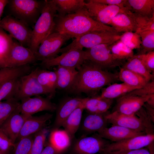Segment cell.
I'll return each instance as SVG.
<instances>
[{
	"label": "cell",
	"instance_id": "603a6c76",
	"mask_svg": "<svg viewBox=\"0 0 154 154\" xmlns=\"http://www.w3.org/2000/svg\"><path fill=\"white\" fill-rule=\"evenodd\" d=\"M107 112L103 114L89 113L85 117L81 125L82 130L88 133H98L107 127Z\"/></svg>",
	"mask_w": 154,
	"mask_h": 154
},
{
	"label": "cell",
	"instance_id": "7a4b0ae2",
	"mask_svg": "<svg viewBox=\"0 0 154 154\" xmlns=\"http://www.w3.org/2000/svg\"><path fill=\"white\" fill-rule=\"evenodd\" d=\"M54 21L55 26L54 32L66 34L75 38L90 32H116L112 27L102 24L93 19L85 6L73 14L63 17L56 15Z\"/></svg>",
	"mask_w": 154,
	"mask_h": 154
},
{
	"label": "cell",
	"instance_id": "6da1fadb",
	"mask_svg": "<svg viewBox=\"0 0 154 154\" xmlns=\"http://www.w3.org/2000/svg\"><path fill=\"white\" fill-rule=\"evenodd\" d=\"M76 70L78 73L68 90L72 93H84L93 97L104 87L119 80L118 73L104 70L88 60Z\"/></svg>",
	"mask_w": 154,
	"mask_h": 154
},
{
	"label": "cell",
	"instance_id": "83f0119b",
	"mask_svg": "<svg viewBox=\"0 0 154 154\" xmlns=\"http://www.w3.org/2000/svg\"><path fill=\"white\" fill-rule=\"evenodd\" d=\"M84 102L71 113L62 125L64 129L68 133L72 139L74 137L80 125L83 112L84 110Z\"/></svg>",
	"mask_w": 154,
	"mask_h": 154
},
{
	"label": "cell",
	"instance_id": "8992f818",
	"mask_svg": "<svg viewBox=\"0 0 154 154\" xmlns=\"http://www.w3.org/2000/svg\"><path fill=\"white\" fill-rule=\"evenodd\" d=\"M0 27L23 46L29 48L32 29L21 21L8 15L0 20Z\"/></svg>",
	"mask_w": 154,
	"mask_h": 154
},
{
	"label": "cell",
	"instance_id": "9c48e42d",
	"mask_svg": "<svg viewBox=\"0 0 154 154\" xmlns=\"http://www.w3.org/2000/svg\"><path fill=\"white\" fill-rule=\"evenodd\" d=\"M41 94L48 95L49 98L48 92L38 82L35 70L19 78L14 99L19 101Z\"/></svg>",
	"mask_w": 154,
	"mask_h": 154
},
{
	"label": "cell",
	"instance_id": "7402d4cb",
	"mask_svg": "<svg viewBox=\"0 0 154 154\" xmlns=\"http://www.w3.org/2000/svg\"><path fill=\"white\" fill-rule=\"evenodd\" d=\"M129 10L117 13L112 19L109 25L118 33L127 32H135L136 27L130 14Z\"/></svg>",
	"mask_w": 154,
	"mask_h": 154
},
{
	"label": "cell",
	"instance_id": "11a10c76",
	"mask_svg": "<svg viewBox=\"0 0 154 154\" xmlns=\"http://www.w3.org/2000/svg\"><path fill=\"white\" fill-rule=\"evenodd\" d=\"M0 154H5L0 150Z\"/></svg>",
	"mask_w": 154,
	"mask_h": 154
},
{
	"label": "cell",
	"instance_id": "2e32d148",
	"mask_svg": "<svg viewBox=\"0 0 154 154\" xmlns=\"http://www.w3.org/2000/svg\"><path fill=\"white\" fill-rule=\"evenodd\" d=\"M154 94L139 96L127 94L118 98L113 112L127 115H134Z\"/></svg>",
	"mask_w": 154,
	"mask_h": 154
},
{
	"label": "cell",
	"instance_id": "4dcf8cb0",
	"mask_svg": "<svg viewBox=\"0 0 154 154\" xmlns=\"http://www.w3.org/2000/svg\"><path fill=\"white\" fill-rule=\"evenodd\" d=\"M122 67L139 75L148 82L153 80L154 75L149 72L141 61L136 55H134L128 59Z\"/></svg>",
	"mask_w": 154,
	"mask_h": 154
},
{
	"label": "cell",
	"instance_id": "d6a6232c",
	"mask_svg": "<svg viewBox=\"0 0 154 154\" xmlns=\"http://www.w3.org/2000/svg\"><path fill=\"white\" fill-rule=\"evenodd\" d=\"M118 74L119 80L131 86L141 88L149 82L139 75L122 67Z\"/></svg>",
	"mask_w": 154,
	"mask_h": 154
},
{
	"label": "cell",
	"instance_id": "30bf717a",
	"mask_svg": "<svg viewBox=\"0 0 154 154\" xmlns=\"http://www.w3.org/2000/svg\"><path fill=\"white\" fill-rule=\"evenodd\" d=\"M86 60L85 50L76 49L69 50L59 56L42 61L41 65L46 68L60 66L77 69Z\"/></svg>",
	"mask_w": 154,
	"mask_h": 154
},
{
	"label": "cell",
	"instance_id": "816d5d0a",
	"mask_svg": "<svg viewBox=\"0 0 154 154\" xmlns=\"http://www.w3.org/2000/svg\"><path fill=\"white\" fill-rule=\"evenodd\" d=\"M143 107L151 120L154 123V107L149 105L147 102L144 104Z\"/></svg>",
	"mask_w": 154,
	"mask_h": 154
},
{
	"label": "cell",
	"instance_id": "7dc6e473",
	"mask_svg": "<svg viewBox=\"0 0 154 154\" xmlns=\"http://www.w3.org/2000/svg\"><path fill=\"white\" fill-rule=\"evenodd\" d=\"M127 94L139 96H144L154 94V80L149 82L141 88L134 90Z\"/></svg>",
	"mask_w": 154,
	"mask_h": 154
},
{
	"label": "cell",
	"instance_id": "4fadbf2b",
	"mask_svg": "<svg viewBox=\"0 0 154 154\" xmlns=\"http://www.w3.org/2000/svg\"><path fill=\"white\" fill-rule=\"evenodd\" d=\"M109 143L98 134H94L78 139L74 144L72 151L74 154H101Z\"/></svg>",
	"mask_w": 154,
	"mask_h": 154
},
{
	"label": "cell",
	"instance_id": "bcb514c9",
	"mask_svg": "<svg viewBox=\"0 0 154 154\" xmlns=\"http://www.w3.org/2000/svg\"><path fill=\"white\" fill-rule=\"evenodd\" d=\"M141 61L149 72H154V51L143 54L136 55Z\"/></svg>",
	"mask_w": 154,
	"mask_h": 154
},
{
	"label": "cell",
	"instance_id": "5b68a950",
	"mask_svg": "<svg viewBox=\"0 0 154 154\" xmlns=\"http://www.w3.org/2000/svg\"><path fill=\"white\" fill-rule=\"evenodd\" d=\"M121 34L116 32L95 31L85 34L75 38L70 44L61 48L59 53H63L72 49H89L101 44H112L120 39Z\"/></svg>",
	"mask_w": 154,
	"mask_h": 154
},
{
	"label": "cell",
	"instance_id": "cb8c5ba5",
	"mask_svg": "<svg viewBox=\"0 0 154 154\" xmlns=\"http://www.w3.org/2000/svg\"><path fill=\"white\" fill-rule=\"evenodd\" d=\"M37 79L39 83L48 92L49 98L54 96L56 89L57 76L55 71L37 68L35 69Z\"/></svg>",
	"mask_w": 154,
	"mask_h": 154
},
{
	"label": "cell",
	"instance_id": "f907efd6",
	"mask_svg": "<svg viewBox=\"0 0 154 154\" xmlns=\"http://www.w3.org/2000/svg\"><path fill=\"white\" fill-rule=\"evenodd\" d=\"M45 147L40 154H60L61 153L48 142L45 144Z\"/></svg>",
	"mask_w": 154,
	"mask_h": 154
},
{
	"label": "cell",
	"instance_id": "8fae6325",
	"mask_svg": "<svg viewBox=\"0 0 154 154\" xmlns=\"http://www.w3.org/2000/svg\"><path fill=\"white\" fill-rule=\"evenodd\" d=\"M154 134L136 136L108 144L101 154L119 153L143 148L154 142Z\"/></svg>",
	"mask_w": 154,
	"mask_h": 154
},
{
	"label": "cell",
	"instance_id": "ffe728a7",
	"mask_svg": "<svg viewBox=\"0 0 154 154\" xmlns=\"http://www.w3.org/2000/svg\"><path fill=\"white\" fill-rule=\"evenodd\" d=\"M98 133L103 138L114 142L146 134L144 133L138 132L121 126L114 125L110 127L105 128Z\"/></svg>",
	"mask_w": 154,
	"mask_h": 154
},
{
	"label": "cell",
	"instance_id": "db71d44e",
	"mask_svg": "<svg viewBox=\"0 0 154 154\" xmlns=\"http://www.w3.org/2000/svg\"><path fill=\"white\" fill-rule=\"evenodd\" d=\"M6 67L5 64L4 62L0 58V69Z\"/></svg>",
	"mask_w": 154,
	"mask_h": 154
},
{
	"label": "cell",
	"instance_id": "d4e9b609",
	"mask_svg": "<svg viewBox=\"0 0 154 154\" xmlns=\"http://www.w3.org/2000/svg\"><path fill=\"white\" fill-rule=\"evenodd\" d=\"M113 99L103 98L100 96L86 98L84 110L89 113L103 114L107 112L113 103Z\"/></svg>",
	"mask_w": 154,
	"mask_h": 154
},
{
	"label": "cell",
	"instance_id": "74e56055",
	"mask_svg": "<svg viewBox=\"0 0 154 154\" xmlns=\"http://www.w3.org/2000/svg\"><path fill=\"white\" fill-rule=\"evenodd\" d=\"M19 78L10 80L3 84L0 89V101L14 98Z\"/></svg>",
	"mask_w": 154,
	"mask_h": 154
},
{
	"label": "cell",
	"instance_id": "4316f807",
	"mask_svg": "<svg viewBox=\"0 0 154 154\" xmlns=\"http://www.w3.org/2000/svg\"><path fill=\"white\" fill-rule=\"evenodd\" d=\"M57 76L56 89L68 90L72 85L78 73L77 70L57 66L55 70Z\"/></svg>",
	"mask_w": 154,
	"mask_h": 154
},
{
	"label": "cell",
	"instance_id": "ee69618b",
	"mask_svg": "<svg viewBox=\"0 0 154 154\" xmlns=\"http://www.w3.org/2000/svg\"><path fill=\"white\" fill-rule=\"evenodd\" d=\"M140 119L145 129L146 134H154L153 122L143 106L135 114Z\"/></svg>",
	"mask_w": 154,
	"mask_h": 154
},
{
	"label": "cell",
	"instance_id": "f5cc1de1",
	"mask_svg": "<svg viewBox=\"0 0 154 154\" xmlns=\"http://www.w3.org/2000/svg\"><path fill=\"white\" fill-rule=\"evenodd\" d=\"M9 2V0H0V20L1 19L5 7Z\"/></svg>",
	"mask_w": 154,
	"mask_h": 154
},
{
	"label": "cell",
	"instance_id": "681fc988",
	"mask_svg": "<svg viewBox=\"0 0 154 154\" xmlns=\"http://www.w3.org/2000/svg\"><path fill=\"white\" fill-rule=\"evenodd\" d=\"M106 154H151V153L149 150L143 148L128 151Z\"/></svg>",
	"mask_w": 154,
	"mask_h": 154
},
{
	"label": "cell",
	"instance_id": "3957f363",
	"mask_svg": "<svg viewBox=\"0 0 154 154\" xmlns=\"http://www.w3.org/2000/svg\"><path fill=\"white\" fill-rule=\"evenodd\" d=\"M57 14L53 0H45L41 14L33 28L29 49L34 53L48 36L54 32L55 18Z\"/></svg>",
	"mask_w": 154,
	"mask_h": 154
},
{
	"label": "cell",
	"instance_id": "f6af8a7d",
	"mask_svg": "<svg viewBox=\"0 0 154 154\" xmlns=\"http://www.w3.org/2000/svg\"><path fill=\"white\" fill-rule=\"evenodd\" d=\"M15 143H13L5 133L0 128V150L5 154H7L10 150L13 148Z\"/></svg>",
	"mask_w": 154,
	"mask_h": 154
},
{
	"label": "cell",
	"instance_id": "7c38bea8",
	"mask_svg": "<svg viewBox=\"0 0 154 154\" xmlns=\"http://www.w3.org/2000/svg\"><path fill=\"white\" fill-rule=\"evenodd\" d=\"M87 1L85 2V7L89 15L95 20L104 25H109L117 13L129 10L116 5L96 3L92 0Z\"/></svg>",
	"mask_w": 154,
	"mask_h": 154
},
{
	"label": "cell",
	"instance_id": "f1b7e54d",
	"mask_svg": "<svg viewBox=\"0 0 154 154\" xmlns=\"http://www.w3.org/2000/svg\"><path fill=\"white\" fill-rule=\"evenodd\" d=\"M57 10L56 15L63 17L74 13L85 6L83 0H53Z\"/></svg>",
	"mask_w": 154,
	"mask_h": 154
},
{
	"label": "cell",
	"instance_id": "d6986e66",
	"mask_svg": "<svg viewBox=\"0 0 154 154\" xmlns=\"http://www.w3.org/2000/svg\"><path fill=\"white\" fill-rule=\"evenodd\" d=\"M86 98H67L60 103L56 109L53 129L59 128L67 118L76 108L83 104Z\"/></svg>",
	"mask_w": 154,
	"mask_h": 154
},
{
	"label": "cell",
	"instance_id": "9a60e30c",
	"mask_svg": "<svg viewBox=\"0 0 154 154\" xmlns=\"http://www.w3.org/2000/svg\"><path fill=\"white\" fill-rule=\"evenodd\" d=\"M37 60L35 54L29 48L13 41L7 59L6 67L29 64Z\"/></svg>",
	"mask_w": 154,
	"mask_h": 154
},
{
	"label": "cell",
	"instance_id": "b9f144b4",
	"mask_svg": "<svg viewBox=\"0 0 154 154\" xmlns=\"http://www.w3.org/2000/svg\"><path fill=\"white\" fill-rule=\"evenodd\" d=\"M48 130L45 128L36 133L29 154H40L45 144Z\"/></svg>",
	"mask_w": 154,
	"mask_h": 154
},
{
	"label": "cell",
	"instance_id": "484cf974",
	"mask_svg": "<svg viewBox=\"0 0 154 154\" xmlns=\"http://www.w3.org/2000/svg\"><path fill=\"white\" fill-rule=\"evenodd\" d=\"M72 139L64 129H53L49 135L48 143L61 153L70 146Z\"/></svg>",
	"mask_w": 154,
	"mask_h": 154
},
{
	"label": "cell",
	"instance_id": "ba28073f",
	"mask_svg": "<svg viewBox=\"0 0 154 154\" xmlns=\"http://www.w3.org/2000/svg\"><path fill=\"white\" fill-rule=\"evenodd\" d=\"M111 44H100L85 50L86 60L105 70L123 65L124 61L116 59L111 53L109 48Z\"/></svg>",
	"mask_w": 154,
	"mask_h": 154
},
{
	"label": "cell",
	"instance_id": "277c9868",
	"mask_svg": "<svg viewBox=\"0 0 154 154\" xmlns=\"http://www.w3.org/2000/svg\"><path fill=\"white\" fill-rule=\"evenodd\" d=\"M45 0H10L8 6L9 14L33 28L40 16Z\"/></svg>",
	"mask_w": 154,
	"mask_h": 154
},
{
	"label": "cell",
	"instance_id": "f546056e",
	"mask_svg": "<svg viewBox=\"0 0 154 154\" xmlns=\"http://www.w3.org/2000/svg\"><path fill=\"white\" fill-rule=\"evenodd\" d=\"M141 88L132 86L124 83H114L102 89L100 96L103 98L113 99L119 98L134 90Z\"/></svg>",
	"mask_w": 154,
	"mask_h": 154
},
{
	"label": "cell",
	"instance_id": "ac0fdd59",
	"mask_svg": "<svg viewBox=\"0 0 154 154\" xmlns=\"http://www.w3.org/2000/svg\"><path fill=\"white\" fill-rule=\"evenodd\" d=\"M106 117L108 123L112 125H117L145 134L141 121L135 115H127L116 111L108 113Z\"/></svg>",
	"mask_w": 154,
	"mask_h": 154
},
{
	"label": "cell",
	"instance_id": "1f68e13d",
	"mask_svg": "<svg viewBox=\"0 0 154 154\" xmlns=\"http://www.w3.org/2000/svg\"><path fill=\"white\" fill-rule=\"evenodd\" d=\"M131 11L149 17L154 16V0H127Z\"/></svg>",
	"mask_w": 154,
	"mask_h": 154
},
{
	"label": "cell",
	"instance_id": "e0dca14e",
	"mask_svg": "<svg viewBox=\"0 0 154 154\" xmlns=\"http://www.w3.org/2000/svg\"><path fill=\"white\" fill-rule=\"evenodd\" d=\"M19 107L11 114L0 127V128L14 143H15V141L18 137L25 121L31 116L22 114Z\"/></svg>",
	"mask_w": 154,
	"mask_h": 154
},
{
	"label": "cell",
	"instance_id": "d590c367",
	"mask_svg": "<svg viewBox=\"0 0 154 154\" xmlns=\"http://www.w3.org/2000/svg\"><path fill=\"white\" fill-rule=\"evenodd\" d=\"M130 14L136 25V33H138L145 31H154V16L149 17L138 14L131 11Z\"/></svg>",
	"mask_w": 154,
	"mask_h": 154
},
{
	"label": "cell",
	"instance_id": "5bb4252c",
	"mask_svg": "<svg viewBox=\"0 0 154 154\" xmlns=\"http://www.w3.org/2000/svg\"><path fill=\"white\" fill-rule=\"evenodd\" d=\"M50 99L40 96L25 98L21 100L19 108L22 114L28 116L44 111L53 112L56 110L57 106Z\"/></svg>",
	"mask_w": 154,
	"mask_h": 154
},
{
	"label": "cell",
	"instance_id": "60d3db41",
	"mask_svg": "<svg viewBox=\"0 0 154 154\" xmlns=\"http://www.w3.org/2000/svg\"><path fill=\"white\" fill-rule=\"evenodd\" d=\"M119 40L133 50L140 48L141 40L140 35L135 32H127L121 34Z\"/></svg>",
	"mask_w": 154,
	"mask_h": 154
},
{
	"label": "cell",
	"instance_id": "f35d334b",
	"mask_svg": "<svg viewBox=\"0 0 154 154\" xmlns=\"http://www.w3.org/2000/svg\"><path fill=\"white\" fill-rule=\"evenodd\" d=\"M138 34L140 36L141 44L140 53L137 54H146L154 50V31L147 30L141 32Z\"/></svg>",
	"mask_w": 154,
	"mask_h": 154
},
{
	"label": "cell",
	"instance_id": "ab89813d",
	"mask_svg": "<svg viewBox=\"0 0 154 154\" xmlns=\"http://www.w3.org/2000/svg\"><path fill=\"white\" fill-rule=\"evenodd\" d=\"M20 102L14 98L0 102V127L19 106Z\"/></svg>",
	"mask_w": 154,
	"mask_h": 154
},
{
	"label": "cell",
	"instance_id": "9f6ffc18",
	"mask_svg": "<svg viewBox=\"0 0 154 154\" xmlns=\"http://www.w3.org/2000/svg\"><path fill=\"white\" fill-rule=\"evenodd\" d=\"M3 84H0V89Z\"/></svg>",
	"mask_w": 154,
	"mask_h": 154
},
{
	"label": "cell",
	"instance_id": "8d00e7d4",
	"mask_svg": "<svg viewBox=\"0 0 154 154\" xmlns=\"http://www.w3.org/2000/svg\"><path fill=\"white\" fill-rule=\"evenodd\" d=\"M13 42L12 37L0 27V57L5 62L6 67L7 59Z\"/></svg>",
	"mask_w": 154,
	"mask_h": 154
},
{
	"label": "cell",
	"instance_id": "44dd1931",
	"mask_svg": "<svg viewBox=\"0 0 154 154\" xmlns=\"http://www.w3.org/2000/svg\"><path fill=\"white\" fill-rule=\"evenodd\" d=\"M52 116V114L47 113L39 116H30L24 123L17 139L19 140L44 128L47 122Z\"/></svg>",
	"mask_w": 154,
	"mask_h": 154
},
{
	"label": "cell",
	"instance_id": "c3c4849f",
	"mask_svg": "<svg viewBox=\"0 0 154 154\" xmlns=\"http://www.w3.org/2000/svg\"><path fill=\"white\" fill-rule=\"evenodd\" d=\"M95 2L109 5L117 6L120 8L131 10L127 0H92Z\"/></svg>",
	"mask_w": 154,
	"mask_h": 154
},
{
	"label": "cell",
	"instance_id": "e575fe53",
	"mask_svg": "<svg viewBox=\"0 0 154 154\" xmlns=\"http://www.w3.org/2000/svg\"><path fill=\"white\" fill-rule=\"evenodd\" d=\"M109 48L114 56L119 60L124 61L134 55L133 50L119 40L110 44Z\"/></svg>",
	"mask_w": 154,
	"mask_h": 154
},
{
	"label": "cell",
	"instance_id": "7bdbcfd3",
	"mask_svg": "<svg viewBox=\"0 0 154 154\" xmlns=\"http://www.w3.org/2000/svg\"><path fill=\"white\" fill-rule=\"evenodd\" d=\"M33 139L31 135L20 139L15 143L13 154H29Z\"/></svg>",
	"mask_w": 154,
	"mask_h": 154
},
{
	"label": "cell",
	"instance_id": "836d02e7",
	"mask_svg": "<svg viewBox=\"0 0 154 154\" xmlns=\"http://www.w3.org/2000/svg\"><path fill=\"white\" fill-rule=\"evenodd\" d=\"M30 66L26 65L15 67H5L0 69V84L10 80L19 78L28 74Z\"/></svg>",
	"mask_w": 154,
	"mask_h": 154
},
{
	"label": "cell",
	"instance_id": "52a82bcc",
	"mask_svg": "<svg viewBox=\"0 0 154 154\" xmlns=\"http://www.w3.org/2000/svg\"><path fill=\"white\" fill-rule=\"evenodd\" d=\"M71 38L68 35L53 32L39 46L35 54L37 60L42 61L57 56L62 46Z\"/></svg>",
	"mask_w": 154,
	"mask_h": 154
}]
</instances>
